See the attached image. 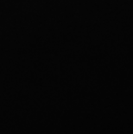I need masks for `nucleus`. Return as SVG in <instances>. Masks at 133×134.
Listing matches in <instances>:
<instances>
[]
</instances>
